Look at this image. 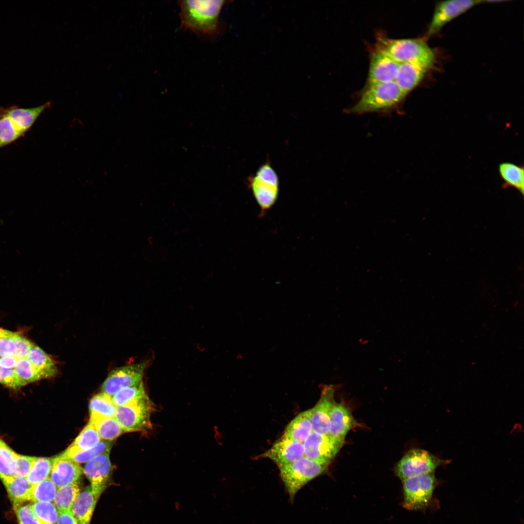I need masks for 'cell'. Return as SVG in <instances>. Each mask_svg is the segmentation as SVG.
<instances>
[{"label":"cell","mask_w":524,"mask_h":524,"mask_svg":"<svg viewBox=\"0 0 524 524\" xmlns=\"http://www.w3.org/2000/svg\"><path fill=\"white\" fill-rule=\"evenodd\" d=\"M14 508L31 500L32 486L26 477H0Z\"/></svg>","instance_id":"obj_20"},{"label":"cell","mask_w":524,"mask_h":524,"mask_svg":"<svg viewBox=\"0 0 524 524\" xmlns=\"http://www.w3.org/2000/svg\"><path fill=\"white\" fill-rule=\"evenodd\" d=\"M154 408L147 396L117 407L115 417L124 432H147L152 427L150 417Z\"/></svg>","instance_id":"obj_6"},{"label":"cell","mask_w":524,"mask_h":524,"mask_svg":"<svg viewBox=\"0 0 524 524\" xmlns=\"http://www.w3.org/2000/svg\"><path fill=\"white\" fill-rule=\"evenodd\" d=\"M35 457L16 453L13 476L26 477L30 471Z\"/></svg>","instance_id":"obj_37"},{"label":"cell","mask_w":524,"mask_h":524,"mask_svg":"<svg viewBox=\"0 0 524 524\" xmlns=\"http://www.w3.org/2000/svg\"><path fill=\"white\" fill-rule=\"evenodd\" d=\"M376 48L399 63H409L426 70L434 66L435 54L422 39H392L383 35L377 37Z\"/></svg>","instance_id":"obj_2"},{"label":"cell","mask_w":524,"mask_h":524,"mask_svg":"<svg viewBox=\"0 0 524 524\" xmlns=\"http://www.w3.org/2000/svg\"><path fill=\"white\" fill-rule=\"evenodd\" d=\"M399 64L376 48L370 55L368 85L394 81Z\"/></svg>","instance_id":"obj_13"},{"label":"cell","mask_w":524,"mask_h":524,"mask_svg":"<svg viewBox=\"0 0 524 524\" xmlns=\"http://www.w3.org/2000/svg\"><path fill=\"white\" fill-rule=\"evenodd\" d=\"M0 383L14 389H18L24 386L14 369H5L0 366Z\"/></svg>","instance_id":"obj_39"},{"label":"cell","mask_w":524,"mask_h":524,"mask_svg":"<svg viewBox=\"0 0 524 524\" xmlns=\"http://www.w3.org/2000/svg\"><path fill=\"white\" fill-rule=\"evenodd\" d=\"M101 440L94 426L88 423L73 443L60 455L67 457L76 452L91 448Z\"/></svg>","instance_id":"obj_25"},{"label":"cell","mask_w":524,"mask_h":524,"mask_svg":"<svg viewBox=\"0 0 524 524\" xmlns=\"http://www.w3.org/2000/svg\"><path fill=\"white\" fill-rule=\"evenodd\" d=\"M485 0H450L438 2L435 6L426 35L431 36L438 33L448 22L464 13L472 7Z\"/></svg>","instance_id":"obj_10"},{"label":"cell","mask_w":524,"mask_h":524,"mask_svg":"<svg viewBox=\"0 0 524 524\" xmlns=\"http://www.w3.org/2000/svg\"><path fill=\"white\" fill-rule=\"evenodd\" d=\"M426 71L427 70L416 65L401 63L394 81L407 95L420 83Z\"/></svg>","instance_id":"obj_19"},{"label":"cell","mask_w":524,"mask_h":524,"mask_svg":"<svg viewBox=\"0 0 524 524\" xmlns=\"http://www.w3.org/2000/svg\"><path fill=\"white\" fill-rule=\"evenodd\" d=\"M101 440L112 441L124 431L115 417H90Z\"/></svg>","instance_id":"obj_26"},{"label":"cell","mask_w":524,"mask_h":524,"mask_svg":"<svg viewBox=\"0 0 524 524\" xmlns=\"http://www.w3.org/2000/svg\"><path fill=\"white\" fill-rule=\"evenodd\" d=\"M57 487L50 478L33 485L31 501L52 502L55 496Z\"/></svg>","instance_id":"obj_32"},{"label":"cell","mask_w":524,"mask_h":524,"mask_svg":"<svg viewBox=\"0 0 524 524\" xmlns=\"http://www.w3.org/2000/svg\"><path fill=\"white\" fill-rule=\"evenodd\" d=\"M52 458L35 457L32 467L26 477L32 485L40 482L49 477L50 474Z\"/></svg>","instance_id":"obj_31"},{"label":"cell","mask_w":524,"mask_h":524,"mask_svg":"<svg viewBox=\"0 0 524 524\" xmlns=\"http://www.w3.org/2000/svg\"><path fill=\"white\" fill-rule=\"evenodd\" d=\"M112 445V441L101 440L97 445L91 448L76 452L65 458L77 463H86L101 454L110 451Z\"/></svg>","instance_id":"obj_33"},{"label":"cell","mask_w":524,"mask_h":524,"mask_svg":"<svg viewBox=\"0 0 524 524\" xmlns=\"http://www.w3.org/2000/svg\"><path fill=\"white\" fill-rule=\"evenodd\" d=\"M329 463L312 460L305 456L278 467L279 475L291 502L297 492L307 483L323 474Z\"/></svg>","instance_id":"obj_4"},{"label":"cell","mask_w":524,"mask_h":524,"mask_svg":"<svg viewBox=\"0 0 524 524\" xmlns=\"http://www.w3.org/2000/svg\"><path fill=\"white\" fill-rule=\"evenodd\" d=\"M82 472L79 463L60 455L52 458L50 479L58 488L77 481Z\"/></svg>","instance_id":"obj_18"},{"label":"cell","mask_w":524,"mask_h":524,"mask_svg":"<svg viewBox=\"0 0 524 524\" xmlns=\"http://www.w3.org/2000/svg\"><path fill=\"white\" fill-rule=\"evenodd\" d=\"M445 462L428 452L420 449L410 450L397 463L395 472L402 480L418 475L432 473Z\"/></svg>","instance_id":"obj_8"},{"label":"cell","mask_w":524,"mask_h":524,"mask_svg":"<svg viewBox=\"0 0 524 524\" xmlns=\"http://www.w3.org/2000/svg\"><path fill=\"white\" fill-rule=\"evenodd\" d=\"M37 519L42 524H56L59 511L52 502L34 501L30 505Z\"/></svg>","instance_id":"obj_30"},{"label":"cell","mask_w":524,"mask_h":524,"mask_svg":"<svg viewBox=\"0 0 524 524\" xmlns=\"http://www.w3.org/2000/svg\"><path fill=\"white\" fill-rule=\"evenodd\" d=\"M16 350L13 356L17 360L26 358L33 344L19 334L16 333Z\"/></svg>","instance_id":"obj_40"},{"label":"cell","mask_w":524,"mask_h":524,"mask_svg":"<svg viewBox=\"0 0 524 524\" xmlns=\"http://www.w3.org/2000/svg\"><path fill=\"white\" fill-rule=\"evenodd\" d=\"M56 524H78L70 511L59 512Z\"/></svg>","instance_id":"obj_41"},{"label":"cell","mask_w":524,"mask_h":524,"mask_svg":"<svg viewBox=\"0 0 524 524\" xmlns=\"http://www.w3.org/2000/svg\"><path fill=\"white\" fill-rule=\"evenodd\" d=\"M16 333L1 328L0 337V357L13 356L16 350Z\"/></svg>","instance_id":"obj_36"},{"label":"cell","mask_w":524,"mask_h":524,"mask_svg":"<svg viewBox=\"0 0 524 524\" xmlns=\"http://www.w3.org/2000/svg\"><path fill=\"white\" fill-rule=\"evenodd\" d=\"M14 509L18 524H42L34 515L30 505L21 504Z\"/></svg>","instance_id":"obj_38"},{"label":"cell","mask_w":524,"mask_h":524,"mask_svg":"<svg viewBox=\"0 0 524 524\" xmlns=\"http://www.w3.org/2000/svg\"><path fill=\"white\" fill-rule=\"evenodd\" d=\"M498 172L503 181V187H513L522 195L524 192V168L510 162H503L498 165Z\"/></svg>","instance_id":"obj_24"},{"label":"cell","mask_w":524,"mask_h":524,"mask_svg":"<svg viewBox=\"0 0 524 524\" xmlns=\"http://www.w3.org/2000/svg\"><path fill=\"white\" fill-rule=\"evenodd\" d=\"M403 481L404 507L409 510L427 507L432 497L436 483L434 473L409 477Z\"/></svg>","instance_id":"obj_7"},{"label":"cell","mask_w":524,"mask_h":524,"mask_svg":"<svg viewBox=\"0 0 524 524\" xmlns=\"http://www.w3.org/2000/svg\"><path fill=\"white\" fill-rule=\"evenodd\" d=\"M80 493L77 481L57 488L53 503L59 512L70 511Z\"/></svg>","instance_id":"obj_27"},{"label":"cell","mask_w":524,"mask_h":524,"mask_svg":"<svg viewBox=\"0 0 524 524\" xmlns=\"http://www.w3.org/2000/svg\"><path fill=\"white\" fill-rule=\"evenodd\" d=\"M357 425L349 408L344 404L335 402L330 412L328 435L344 442L347 432Z\"/></svg>","instance_id":"obj_17"},{"label":"cell","mask_w":524,"mask_h":524,"mask_svg":"<svg viewBox=\"0 0 524 524\" xmlns=\"http://www.w3.org/2000/svg\"><path fill=\"white\" fill-rule=\"evenodd\" d=\"M89 408L90 417H115L116 409L112 397L103 393L91 399Z\"/></svg>","instance_id":"obj_28"},{"label":"cell","mask_w":524,"mask_h":524,"mask_svg":"<svg viewBox=\"0 0 524 524\" xmlns=\"http://www.w3.org/2000/svg\"><path fill=\"white\" fill-rule=\"evenodd\" d=\"M336 388L335 385H323L318 402L311 409L312 430L317 433L328 435L330 415L335 403L334 394Z\"/></svg>","instance_id":"obj_14"},{"label":"cell","mask_w":524,"mask_h":524,"mask_svg":"<svg viewBox=\"0 0 524 524\" xmlns=\"http://www.w3.org/2000/svg\"><path fill=\"white\" fill-rule=\"evenodd\" d=\"M147 396L142 381L137 385L120 390L111 397L117 407Z\"/></svg>","instance_id":"obj_29"},{"label":"cell","mask_w":524,"mask_h":524,"mask_svg":"<svg viewBox=\"0 0 524 524\" xmlns=\"http://www.w3.org/2000/svg\"><path fill=\"white\" fill-rule=\"evenodd\" d=\"M51 105L50 101L32 108H21L13 105L2 107L7 115L12 128L20 137L30 130L41 114Z\"/></svg>","instance_id":"obj_16"},{"label":"cell","mask_w":524,"mask_h":524,"mask_svg":"<svg viewBox=\"0 0 524 524\" xmlns=\"http://www.w3.org/2000/svg\"><path fill=\"white\" fill-rule=\"evenodd\" d=\"M344 443L328 435L319 434L312 430L303 443L304 456L330 463Z\"/></svg>","instance_id":"obj_11"},{"label":"cell","mask_w":524,"mask_h":524,"mask_svg":"<svg viewBox=\"0 0 524 524\" xmlns=\"http://www.w3.org/2000/svg\"><path fill=\"white\" fill-rule=\"evenodd\" d=\"M97 501L90 486L80 492L70 510L78 524H90Z\"/></svg>","instance_id":"obj_21"},{"label":"cell","mask_w":524,"mask_h":524,"mask_svg":"<svg viewBox=\"0 0 524 524\" xmlns=\"http://www.w3.org/2000/svg\"><path fill=\"white\" fill-rule=\"evenodd\" d=\"M14 369L24 385L42 379L26 358L17 359Z\"/></svg>","instance_id":"obj_35"},{"label":"cell","mask_w":524,"mask_h":524,"mask_svg":"<svg viewBox=\"0 0 524 524\" xmlns=\"http://www.w3.org/2000/svg\"><path fill=\"white\" fill-rule=\"evenodd\" d=\"M395 81L368 85L349 113L362 114L390 109L406 96Z\"/></svg>","instance_id":"obj_3"},{"label":"cell","mask_w":524,"mask_h":524,"mask_svg":"<svg viewBox=\"0 0 524 524\" xmlns=\"http://www.w3.org/2000/svg\"><path fill=\"white\" fill-rule=\"evenodd\" d=\"M17 359L13 356L0 357V366L5 369H14Z\"/></svg>","instance_id":"obj_42"},{"label":"cell","mask_w":524,"mask_h":524,"mask_svg":"<svg viewBox=\"0 0 524 524\" xmlns=\"http://www.w3.org/2000/svg\"><path fill=\"white\" fill-rule=\"evenodd\" d=\"M304 456L303 443L282 436L272 446L258 457L269 458L279 467L291 463Z\"/></svg>","instance_id":"obj_15"},{"label":"cell","mask_w":524,"mask_h":524,"mask_svg":"<svg viewBox=\"0 0 524 524\" xmlns=\"http://www.w3.org/2000/svg\"><path fill=\"white\" fill-rule=\"evenodd\" d=\"M147 361L127 365L113 370L102 385V393L112 397L120 390L143 381Z\"/></svg>","instance_id":"obj_9"},{"label":"cell","mask_w":524,"mask_h":524,"mask_svg":"<svg viewBox=\"0 0 524 524\" xmlns=\"http://www.w3.org/2000/svg\"><path fill=\"white\" fill-rule=\"evenodd\" d=\"M110 451L96 457L87 462L83 472L90 482L92 491L98 500L106 489L110 478L112 465L109 458Z\"/></svg>","instance_id":"obj_12"},{"label":"cell","mask_w":524,"mask_h":524,"mask_svg":"<svg viewBox=\"0 0 524 524\" xmlns=\"http://www.w3.org/2000/svg\"><path fill=\"white\" fill-rule=\"evenodd\" d=\"M248 186L263 215L274 205L279 193V179L269 161L262 164L254 175L249 177Z\"/></svg>","instance_id":"obj_5"},{"label":"cell","mask_w":524,"mask_h":524,"mask_svg":"<svg viewBox=\"0 0 524 524\" xmlns=\"http://www.w3.org/2000/svg\"><path fill=\"white\" fill-rule=\"evenodd\" d=\"M311 409L298 414L287 426L282 437L303 443L312 431Z\"/></svg>","instance_id":"obj_22"},{"label":"cell","mask_w":524,"mask_h":524,"mask_svg":"<svg viewBox=\"0 0 524 524\" xmlns=\"http://www.w3.org/2000/svg\"><path fill=\"white\" fill-rule=\"evenodd\" d=\"M16 455L0 438V478L13 476Z\"/></svg>","instance_id":"obj_34"},{"label":"cell","mask_w":524,"mask_h":524,"mask_svg":"<svg viewBox=\"0 0 524 524\" xmlns=\"http://www.w3.org/2000/svg\"><path fill=\"white\" fill-rule=\"evenodd\" d=\"M1 328H0V337L1 336Z\"/></svg>","instance_id":"obj_43"},{"label":"cell","mask_w":524,"mask_h":524,"mask_svg":"<svg viewBox=\"0 0 524 524\" xmlns=\"http://www.w3.org/2000/svg\"><path fill=\"white\" fill-rule=\"evenodd\" d=\"M26 358L42 379L50 378L57 374L58 371L55 361L38 346L33 344Z\"/></svg>","instance_id":"obj_23"},{"label":"cell","mask_w":524,"mask_h":524,"mask_svg":"<svg viewBox=\"0 0 524 524\" xmlns=\"http://www.w3.org/2000/svg\"><path fill=\"white\" fill-rule=\"evenodd\" d=\"M227 2L213 0H179L180 28L189 30L201 38L217 37L223 30L220 14Z\"/></svg>","instance_id":"obj_1"}]
</instances>
